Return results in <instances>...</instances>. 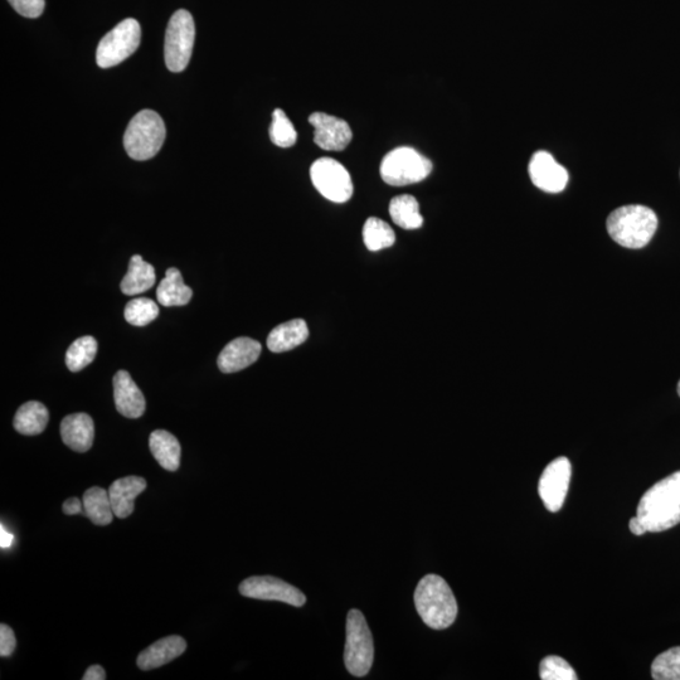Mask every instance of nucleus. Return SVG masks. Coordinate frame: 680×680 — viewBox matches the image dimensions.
Listing matches in <instances>:
<instances>
[{"label":"nucleus","mask_w":680,"mask_h":680,"mask_svg":"<svg viewBox=\"0 0 680 680\" xmlns=\"http://www.w3.org/2000/svg\"><path fill=\"white\" fill-rule=\"evenodd\" d=\"M645 533H659L680 523V471L654 484L640 499L636 512Z\"/></svg>","instance_id":"nucleus-1"},{"label":"nucleus","mask_w":680,"mask_h":680,"mask_svg":"<svg viewBox=\"0 0 680 680\" xmlns=\"http://www.w3.org/2000/svg\"><path fill=\"white\" fill-rule=\"evenodd\" d=\"M415 606L422 621L431 629L444 630L458 616V602L448 582L437 575H427L415 591Z\"/></svg>","instance_id":"nucleus-2"},{"label":"nucleus","mask_w":680,"mask_h":680,"mask_svg":"<svg viewBox=\"0 0 680 680\" xmlns=\"http://www.w3.org/2000/svg\"><path fill=\"white\" fill-rule=\"evenodd\" d=\"M612 240L626 249H643L657 232L658 217L649 207L631 204L611 213L606 222Z\"/></svg>","instance_id":"nucleus-3"},{"label":"nucleus","mask_w":680,"mask_h":680,"mask_svg":"<svg viewBox=\"0 0 680 680\" xmlns=\"http://www.w3.org/2000/svg\"><path fill=\"white\" fill-rule=\"evenodd\" d=\"M167 128L159 114L143 110L131 119L124 135V148L134 160H149L162 149Z\"/></svg>","instance_id":"nucleus-4"},{"label":"nucleus","mask_w":680,"mask_h":680,"mask_svg":"<svg viewBox=\"0 0 680 680\" xmlns=\"http://www.w3.org/2000/svg\"><path fill=\"white\" fill-rule=\"evenodd\" d=\"M374 645L366 618L359 610H351L347 616V643L344 663L354 677H364L372 668Z\"/></svg>","instance_id":"nucleus-5"},{"label":"nucleus","mask_w":680,"mask_h":680,"mask_svg":"<svg viewBox=\"0 0 680 680\" xmlns=\"http://www.w3.org/2000/svg\"><path fill=\"white\" fill-rule=\"evenodd\" d=\"M432 172V163L417 150L397 148L388 153L381 164L383 181L393 187L424 181Z\"/></svg>","instance_id":"nucleus-6"},{"label":"nucleus","mask_w":680,"mask_h":680,"mask_svg":"<svg viewBox=\"0 0 680 680\" xmlns=\"http://www.w3.org/2000/svg\"><path fill=\"white\" fill-rule=\"evenodd\" d=\"M194 40H196V26H194L192 14L181 9L170 18L167 32H165L164 57L169 71L186 70L191 61Z\"/></svg>","instance_id":"nucleus-7"},{"label":"nucleus","mask_w":680,"mask_h":680,"mask_svg":"<svg viewBox=\"0 0 680 680\" xmlns=\"http://www.w3.org/2000/svg\"><path fill=\"white\" fill-rule=\"evenodd\" d=\"M142 28L136 19L129 18L110 31L99 43L96 62L101 68L120 65L138 50Z\"/></svg>","instance_id":"nucleus-8"},{"label":"nucleus","mask_w":680,"mask_h":680,"mask_svg":"<svg viewBox=\"0 0 680 680\" xmlns=\"http://www.w3.org/2000/svg\"><path fill=\"white\" fill-rule=\"evenodd\" d=\"M310 177L317 191L334 203H346L353 196L351 174L332 158L317 160L310 169Z\"/></svg>","instance_id":"nucleus-9"},{"label":"nucleus","mask_w":680,"mask_h":680,"mask_svg":"<svg viewBox=\"0 0 680 680\" xmlns=\"http://www.w3.org/2000/svg\"><path fill=\"white\" fill-rule=\"evenodd\" d=\"M240 594L250 599L280 601L285 604L301 607L305 605L306 597L299 589L280 578L272 576H255L242 581Z\"/></svg>","instance_id":"nucleus-10"},{"label":"nucleus","mask_w":680,"mask_h":680,"mask_svg":"<svg viewBox=\"0 0 680 680\" xmlns=\"http://www.w3.org/2000/svg\"><path fill=\"white\" fill-rule=\"evenodd\" d=\"M572 466L567 458L553 460L544 469L539 479L538 493L544 507L550 512L557 513L565 503L568 488H570Z\"/></svg>","instance_id":"nucleus-11"},{"label":"nucleus","mask_w":680,"mask_h":680,"mask_svg":"<svg viewBox=\"0 0 680 680\" xmlns=\"http://www.w3.org/2000/svg\"><path fill=\"white\" fill-rule=\"evenodd\" d=\"M309 123L314 126V142L319 148L329 152H342L352 142L351 126L333 115L314 113L309 116Z\"/></svg>","instance_id":"nucleus-12"},{"label":"nucleus","mask_w":680,"mask_h":680,"mask_svg":"<svg viewBox=\"0 0 680 680\" xmlns=\"http://www.w3.org/2000/svg\"><path fill=\"white\" fill-rule=\"evenodd\" d=\"M529 176L534 186L547 193H560L568 183L565 167L548 152H537L529 163Z\"/></svg>","instance_id":"nucleus-13"},{"label":"nucleus","mask_w":680,"mask_h":680,"mask_svg":"<svg viewBox=\"0 0 680 680\" xmlns=\"http://www.w3.org/2000/svg\"><path fill=\"white\" fill-rule=\"evenodd\" d=\"M114 400L116 410L128 419H139L147 407L143 392L126 371H119L114 376Z\"/></svg>","instance_id":"nucleus-14"},{"label":"nucleus","mask_w":680,"mask_h":680,"mask_svg":"<svg viewBox=\"0 0 680 680\" xmlns=\"http://www.w3.org/2000/svg\"><path fill=\"white\" fill-rule=\"evenodd\" d=\"M261 349V344L255 339L246 337L233 339L218 357V367L223 373L240 372L259 359Z\"/></svg>","instance_id":"nucleus-15"},{"label":"nucleus","mask_w":680,"mask_h":680,"mask_svg":"<svg viewBox=\"0 0 680 680\" xmlns=\"http://www.w3.org/2000/svg\"><path fill=\"white\" fill-rule=\"evenodd\" d=\"M62 441L77 453H86L94 444L95 425L87 414H72L61 422Z\"/></svg>","instance_id":"nucleus-16"},{"label":"nucleus","mask_w":680,"mask_h":680,"mask_svg":"<svg viewBox=\"0 0 680 680\" xmlns=\"http://www.w3.org/2000/svg\"><path fill=\"white\" fill-rule=\"evenodd\" d=\"M186 640L178 635L167 636L143 650L138 657V667L142 670H153L172 662L186 652Z\"/></svg>","instance_id":"nucleus-17"},{"label":"nucleus","mask_w":680,"mask_h":680,"mask_svg":"<svg viewBox=\"0 0 680 680\" xmlns=\"http://www.w3.org/2000/svg\"><path fill=\"white\" fill-rule=\"evenodd\" d=\"M147 480L140 476H126L116 480L109 489L111 505L116 517L128 518L134 512L135 499L147 489Z\"/></svg>","instance_id":"nucleus-18"},{"label":"nucleus","mask_w":680,"mask_h":680,"mask_svg":"<svg viewBox=\"0 0 680 680\" xmlns=\"http://www.w3.org/2000/svg\"><path fill=\"white\" fill-rule=\"evenodd\" d=\"M309 338V329L303 319H294L279 325L267 337V348L272 353L291 351L305 343Z\"/></svg>","instance_id":"nucleus-19"},{"label":"nucleus","mask_w":680,"mask_h":680,"mask_svg":"<svg viewBox=\"0 0 680 680\" xmlns=\"http://www.w3.org/2000/svg\"><path fill=\"white\" fill-rule=\"evenodd\" d=\"M149 448L163 469L172 473L179 469L182 450L176 436L165 430L153 431L149 437Z\"/></svg>","instance_id":"nucleus-20"},{"label":"nucleus","mask_w":680,"mask_h":680,"mask_svg":"<svg viewBox=\"0 0 680 680\" xmlns=\"http://www.w3.org/2000/svg\"><path fill=\"white\" fill-rule=\"evenodd\" d=\"M155 280L157 276H155L153 265L144 261L142 256L134 255L131 257L128 274L121 281L120 288L125 295L143 294L153 288Z\"/></svg>","instance_id":"nucleus-21"},{"label":"nucleus","mask_w":680,"mask_h":680,"mask_svg":"<svg viewBox=\"0 0 680 680\" xmlns=\"http://www.w3.org/2000/svg\"><path fill=\"white\" fill-rule=\"evenodd\" d=\"M193 291L189 286L183 283L181 271L176 267H170L165 272V278L160 281L157 289V299L160 305L167 306H183L191 301Z\"/></svg>","instance_id":"nucleus-22"},{"label":"nucleus","mask_w":680,"mask_h":680,"mask_svg":"<svg viewBox=\"0 0 680 680\" xmlns=\"http://www.w3.org/2000/svg\"><path fill=\"white\" fill-rule=\"evenodd\" d=\"M48 419H50V415H48V410L43 403L29 401L19 407L13 425L19 434L40 435L46 430Z\"/></svg>","instance_id":"nucleus-23"},{"label":"nucleus","mask_w":680,"mask_h":680,"mask_svg":"<svg viewBox=\"0 0 680 680\" xmlns=\"http://www.w3.org/2000/svg\"><path fill=\"white\" fill-rule=\"evenodd\" d=\"M390 215L393 222L403 230H417L424 223V217L420 213V204L410 194H402L392 199Z\"/></svg>","instance_id":"nucleus-24"},{"label":"nucleus","mask_w":680,"mask_h":680,"mask_svg":"<svg viewBox=\"0 0 680 680\" xmlns=\"http://www.w3.org/2000/svg\"><path fill=\"white\" fill-rule=\"evenodd\" d=\"M84 512L96 526H108L115 516L113 505L106 490L94 487L84 494Z\"/></svg>","instance_id":"nucleus-25"},{"label":"nucleus","mask_w":680,"mask_h":680,"mask_svg":"<svg viewBox=\"0 0 680 680\" xmlns=\"http://www.w3.org/2000/svg\"><path fill=\"white\" fill-rule=\"evenodd\" d=\"M363 240L369 251H380L393 246L396 235L392 228L380 218H368L363 227Z\"/></svg>","instance_id":"nucleus-26"},{"label":"nucleus","mask_w":680,"mask_h":680,"mask_svg":"<svg viewBox=\"0 0 680 680\" xmlns=\"http://www.w3.org/2000/svg\"><path fill=\"white\" fill-rule=\"evenodd\" d=\"M97 353V342L94 337L86 335L76 339L66 353V364L71 372H80L94 361Z\"/></svg>","instance_id":"nucleus-27"},{"label":"nucleus","mask_w":680,"mask_h":680,"mask_svg":"<svg viewBox=\"0 0 680 680\" xmlns=\"http://www.w3.org/2000/svg\"><path fill=\"white\" fill-rule=\"evenodd\" d=\"M159 306L149 298H136L129 301L125 306L124 317L126 322L135 327H145L157 319Z\"/></svg>","instance_id":"nucleus-28"},{"label":"nucleus","mask_w":680,"mask_h":680,"mask_svg":"<svg viewBox=\"0 0 680 680\" xmlns=\"http://www.w3.org/2000/svg\"><path fill=\"white\" fill-rule=\"evenodd\" d=\"M270 139L280 148L293 147L298 140V133H296L293 123L281 109H276L272 114Z\"/></svg>","instance_id":"nucleus-29"},{"label":"nucleus","mask_w":680,"mask_h":680,"mask_svg":"<svg viewBox=\"0 0 680 680\" xmlns=\"http://www.w3.org/2000/svg\"><path fill=\"white\" fill-rule=\"evenodd\" d=\"M652 677L655 680H680V646L658 655L652 665Z\"/></svg>","instance_id":"nucleus-30"},{"label":"nucleus","mask_w":680,"mask_h":680,"mask_svg":"<svg viewBox=\"0 0 680 680\" xmlns=\"http://www.w3.org/2000/svg\"><path fill=\"white\" fill-rule=\"evenodd\" d=\"M539 675L543 680H576L577 675L565 659L550 655L544 658L539 667Z\"/></svg>","instance_id":"nucleus-31"},{"label":"nucleus","mask_w":680,"mask_h":680,"mask_svg":"<svg viewBox=\"0 0 680 680\" xmlns=\"http://www.w3.org/2000/svg\"><path fill=\"white\" fill-rule=\"evenodd\" d=\"M16 12L26 18H38L45 11V0H8Z\"/></svg>","instance_id":"nucleus-32"},{"label":"nucleus","mask_w":680,"mask_h":680,"mask_svg":"<svg viewBox=\"0 0 680 680\" xmlns=\"http://www.w3.org/2000/svg\"><path fill=\"white\" fill-rule=\"evenodd\" d=\"M17 639L14 631L8 625H0V655L3 658L11 657L16 650Z\"/></svg>","instance_id":"nucleus-33"},{"label":"nucleus","mask_w":680,"mask_h":680,"mask_svg":"<svg viewBox=\"0 0 680 680\" xmlns=\"http://www.w3.org/2000/svg\"><path fill=\"white\" fill-rule=\"evenodd\" d=\"M62 509L67 516H76V514L84 512V502L77 498H70L63 503Z\"/></svg>","instance_id":"nucleus-34"},{"label":"nucleus","mask_w":680,"mask_h":680,"mask_svg":"<svg viewBox=\"0 0 680 680\" xmlns=\"http://www.w3.org/2000/svg\"><path fill=\"white\" fill-rule=\"evenodd\" d=\"M84 680H105L106 673L105 670L100 667V665H91L89 669L86 670L84 675Z\"/></svg>","instance_id":"nucleus-35"},{"label":"nucleus","mask_w":680,"mask_h":680,"mask_svg":"<svg viewBox=\"0 0 680 680\" xmlns=\"http://www.w3.org/2000/svg\"><path fill=\"white\" fill-rule=\"evenodd\" d=\"M14 542V536L12 533H9L6 529V527L0 526V547L3 548V550H6V548H9L12 546Z\"/></svg>","instance_id":"nucleus-36"},{"label":"nucleus","mask_w":680,"mask_h":680,"mask_svg":"<svg viewBox=\"0 0 680 680\" xmlns=\"http://www.w3.org/2000/svg\"><path fill=\"white\" fill-rule=\"evenodd\" d=\"M629 528L631 533L635 534V536H643V534H645L643 527H641V524L636 517L630 519Z\"/></svg>","instance_id":"nucleus-37"},{"label":"nucleus","mask_w":680,"mask_h":680,"mask_svg":"<svg viewBox=\"0 0 680 680\" xmlns=\"http://www.w3.org/2000/svg\"><path fill=\"white\" fill-rule=\"evenodd\" d=\"M678 395L680 396V381L678 383Z\"/></svg>","instance_id":"nucleus-38"}]
</instances>
